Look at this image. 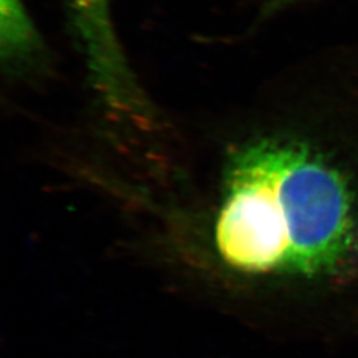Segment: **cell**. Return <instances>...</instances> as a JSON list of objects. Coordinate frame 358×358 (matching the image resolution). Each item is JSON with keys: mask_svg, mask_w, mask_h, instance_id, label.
Returning a JSON list of instances; mask_svg holds the SVG:
<instances>
[{"mask_svg": "<svg viewBox=\"0 0 358 358\" xmlns=\"http://www.w3.org/2000/svg\"><path fill=\"white\" fill-rule=\"evenodd\" d=\"M215 241L231 267L247 273L285 269L289 256V207L282 183L279 142L266 138L232 155Z\"/></svg>", "mask_w": 358, "mask_h": 358, "instance_id": "1", "label": "cell"}, {"mask_svg": "<svg viewBox=\"0 0 358 358\" xmlns=\"http://www.w3.org/2000/svg\"><path fill=\"white\" fill-rule=\"evenodd\" d=\"M110 0H69L77 26L87 44L92 71L106 97L130 90L127 71L109 24Z\"/></svg>", "mask_w": 358, "mask_h": 358, "instance_id": "2", "label": "cell"}, {"mask_svg": "<svg viewBox=\"0 0 358 358\" xmlns=\"http://www.w3.org/2000/svg\"><path fill=\"white\" fill-rule=\"evenodd\" d=\"M35 44V32L20 0H1V51L10 57L22 56Z\"/></svg>", "mask_w": 358, "mask_h": 358, "instance_id": "3", "label": "cell"}, {"mask_svg": "<svg viewBox=\"0 0 358 358\" xmlns=\"http://www.w3.org/2000/svg\"><path fill=\"white\" fill-rule=\"evenodd\" d=\"M296 1H300V0H271V8H280L282 6H288L291 3H296Z\"/></svg>", "mask_w": 358, "mask_h": 358, "instance_id": "4", "label": "cell"}]
</instances>
